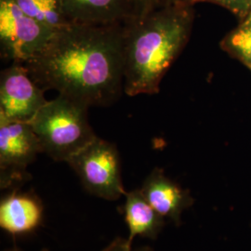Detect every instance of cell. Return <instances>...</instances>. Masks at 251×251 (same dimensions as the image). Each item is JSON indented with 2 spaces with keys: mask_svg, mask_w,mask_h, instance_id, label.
Instances as JSON below:
<instances>
[{
  "mask_svg": "<svg viewBox=\"0 0 251 251\" xmlns=\"http://www.w3.org/2000/svg\"><path fill=\"white\" fill-rule=\"evenodd\" d=\"M124 215L129 230L128 241L136 235L155 238L164 225V218L147 201L141 189L126 193Z\"/></svg>",
  "mask_w": 251,
  "mask_h": 251,
  "instance_id": "cell-11",
  "label": "cell"
},
{
  "mask_svg": "<svg viewBox=\"0 0 251 251\" xmlns=\"http://www.w3.org/2000/svg\"><path fill=\"white\" fill-rule=\"evenodd\" d=\"M226 36L223 46L251 70V12Z\"/></svg>",
  "mask_w": 251,
  "mask_h": 251,
  "instance_id": "cell-13",
  "label": "cell"
},
{
  "mask_svg": "<svg viewBox=\"0 0 251 251\" xmlns=\"http://www.w3.org/2000/svg\"><path fill=\"white\" fill-rule=\"evenodd\" d=\"M141 191L159 215L175 222H179L183 209L192 202L188 194L166 177L159 169L152 171L146 178Z\"/></svg>",
  "mask_w": 251,
  "mask_h": 251,
  "instance_id": "cell-9",
  "label": "cell"
},
{
  "mask_svg": "<svg viewBox=\"0 0 251 251\" xmlns=\"http://www.w3.org/2000/svg\"><path fill=\"white\" fill-rule=\"evenodd\" d=\"M192 5L152 9L124 24V93L158 92L163 75L188 39Z\"/></svg>",
  "mask_w": 251,
  "mask_h": 251,
  "instance_id": "cell-2",
  "label": "cell"
},
{
  "mask_svg": "<svg viewBox=\"0 0 251 251\" xmlns=\"http://www.w3.org/2000/svg\"><path fill=\"white\" fill-rule=\"evenodd\" d=\"M152 251L151 249H149V248H146V247H144V248H142V249H140V250H138V251Z\"/></svg>",
  "mask_w": 251,
  "mask_h": 251,
  "instance_id": "cell-18",
  "label": "cell"
},
{
  "mask_svg": "<svg viewBox=\"0 0 251 251\" xmlns=\"http://www.w3.org/2000/svg\"><path fill=\"white\" fill-rule=\"evenodd\" d=\"M20 251L19 249H11V250H8V251Z\"/></svg>",
  "mask_w": 251,
  "mask_h": 251,
  "instance_id": "cell-19",
  "label": "cell"
},
{
  "mask_svg": "<svg viewBox=\"0 0 251 251\" xmlns=\"http://www.w3.org/2000/svg\"><path fill=\"white\" fill-rule=\"evenodd\" d=\"M85 189L105 200H117L126 191L117 146L96 137L68 162Z\"/></svg>",
  "mask_w": 251,
  "mask_h": 251,
  "instance_id": "cell-4",
  "label": "cell"
},
{
  "mask_svg": "<svg viewBox=\"0 0 251 251\" xmlns=\"http://www.w3.org/2000/svg\"><path fill=\"white\" fill-rule=\"evenodd\" d=\"M43 208L40 202L28 194L14 192L0 203V226L12 234L35 230L42 221Z\"/></svg>",
  "mask_w": 251,
  "mask_h": 251,
  "instance_id": "cell-10",
  "label": "cell"
},
{
  "mask_svg": "<svg viewBox=\"0 0 251 251\" xmlns=\"http://www.w3.org/2000/svg\"><path fill=\"white\" fill-rule=\"evenodd\" d=\"M43 152L29 122L0 118V186L9 188L25 180L27 168Z\"/></svg>",
  "mask_w": 251,
  "mask_h": 251,
  "instance_id": "cell-6",
  "label": "cell"
},
{
  "mask_svg": "<svg viewBox=\"0 0 251 251\" xmlns=\"http://www.w3.org/2000/svg\"><path fill=\"white\" fill-rule=\"evenodd\" d=\"M32 18L59 32L71 25L63 13L62 0H14Z\"/></svg>",
  "mask_w": 251,
  "mask_h": 251,
  "instance_id": "cell-12",
  "label": "cell"
},
{
  "mask_svg": "<svg viewBox=\"0 0 251 251\" xmlns=\"http://www.w3.org/2000/svg\"><path fill=\"white\" fill-rule=\"evenodd\" d=\"M124 24L71 25L24 65L45 91L109 106L124 92Z\"/></svg>",
  "mask_w": 251,
  "mask_h": 251,
  "instance_id": "cell-1",
  "label": "cell"
},
{
  "mask_svg": "<svg viewBox=\"0 0 251 251\" xmlns=\"http://www.w3.org/2000/svg\"><path fill=\"white\" fill-rule=\"evenodd\" d=\"M135 1H136V11H137L136 17L145 15L152 9H154V0H135Z\"/></svg>",
  "mask_w": 251,
  "mask_h": 251,
  "instance_id": "cell-16",
  "label": "cell"
},
{
  "mask_svg": "<svg viewBox=\"0 0 251 251\" xmlns=\"http://www.w3.org/2000/svg\"><path fill=\"white\" fill-rule=\"evenodd\" d=\"M71 25L123 24L137 15L135 0H62Z\"/></svg>",
  "mask_w": 251,
  "mask_h": 251,
  "instance_id": "cell-8",
  "label": "cell"
},
{
  "mask_svg": "<svg viewBox=\"0 0 251 251\" xmlns=\"http://www.w3.org/2000/svg\"><path fill=\"white\" fill-rule=\"evenodd\" d=\"M173 5H193L192 0H154V9Z\"/></svg>",
  "mask_w": 251,
  "mask_h": 251,
  "instance_id": "cell-17",
  "label": "cell"
},
{
  "mask_svg": "<svg viewBox=\"0 0 251 251\" xmlns=\"http://www.w3.org/2000/svg\"><path fill=\"white\" fill-rule=\"evenodd\" d=\"M57 33L29 16L14 0H0L1 56L11 63L29 62Z\"/></svg>",
  "mask_w": 251,
  "mask_h": 251,
  "instance_id": "cell-5",
  "label": "cell"
},
{
  "mask_svg": "<svg viewBox=\"0 0 251 251\" xmlns=\"http://www.w3.org/2000/svg\"><path fill=\"white\" fill-rule=\"evenodd\" d=\"M131 243L128 239H123L118 237L101 251H131Z\"/></svg>",
  "mask_w": 251,
  "mask_h": 251,
  "instance_id": "cell-15",
  "label": "cell"
},
{
  "mask_svg": "<svg viewBox=\"0 0 251 251\" xmlns=\"http://www.w3.org/2000/svg\"><path fill=\"white\" fill-rule=\"evenodd\" d=\"M22 63H11L0 75V118L30 122L48 101Z\"/></svg>",
  "mask_w": 251,
  "mask_h": 251,
  "instance_id": "cell-7",
  "label": "cell"
},
{
  "mask_svg": "<svg viewBox=\"0 0 251 251\" xmlns=\"http://www.w3.org/2000/svg\"><path fill=\"white\" fill-rule=\"evenodd\" d=\"M198 2L214 3L243 18H246L251 12V0H192V4Z\"/></svg>",
  "mask_w": 251,
  "mask_h": 251,
  "instance_id": "cell-14",
  "label": "cell"
},
{
  "mask_svg": "<svg viewBox=\"0 0 251 251\" xmlns=\"http://www.w3.org/2000/svg\"><path fill=\"white\" fill-rule=\"evenodd\" d=\"M89 106L60 95L48 100L29 122L42 151L54 161L68 162L97 136L88 118Z\"/></svg>",
  "mask_w": 251,
  "mask_h": 251,
  "instance_id": "cell-3",
  "label": "cell"
}]
</instances>
